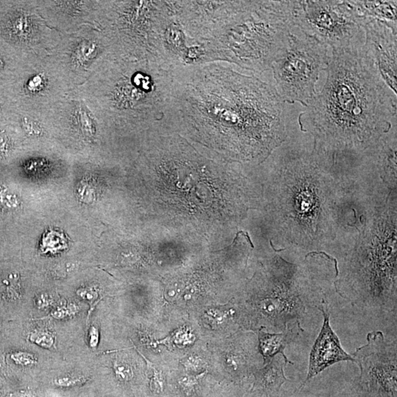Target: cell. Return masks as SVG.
Here are the masks:
<instances>
[{"instance_id":"cell-6","label":"cell","mask_w":397,"mask_h":397,"mask_svg":"<svg viewBox=\"0 0 397 397\" xmlns=\"http://www.w3.org/2000/svg\"><path fill=\"white\" fill-rule=\"evenodd\" d=\"M293 1H233L204 43L211 63H233L255 74L272 69L294 27Z\"/></svg>"},{"instance_id":"cell-7","label":"cell","mask_w":397,"mask_h":397,"mask_svg":"<svg viewBox=\"0 0 397 397\" xmlns=\"http://www.w3.org/2000/svg\"><path fill=\"white\" fill-rule=\"evenodd\" d=\"M300 264L279 256L269 261L249 291V316L253 322L274 331L300 323L312 308L326 300L327 282L318 263L322 255L310 253Z\"/></svg>"},{"instance_id":"cell-10","label":"cell","mask_w":397,"mask_h":397,"mask_svg":"<svg viewBox=\"0 0 397 397\" xmlns=\"http://www.w3.org/2000/svg\"><path fill=\"white\" fill-rule=\"evenodd\" d=\"M292 19L294 27L335 50L360 42L369 18L361 16L351 1L300 0L293 1Z\"/></svg>"},{"instance_id":"cell-28","label":"cell","mask_w":397,"mask_h":397,"mask_svg":"<svg viewBox=\"0 0 397 397\" xmlns=\"http://www.w3.org/2000/svg\"><path fill=\"white\" fill-rule=\"evenodd\" d=\"M11 359L18 365L31 367L37 365L38 361L34 354L27 352H18L11 354Z\"/></svg>"},{"instance_id":"cell-18","label":"cell","mask_w":397,"mask_h":397,"mask_svg":"<svg viewBox=\"0 0 397 397\" xmlns=\"http://www.w3.org/2000/svg\"><path fill=\"white\" fill-rule=\"evenodd\" d=\"M318 310L323 314V324L310 352L305 382L336 363L348 360L355 362L354 357L344 350L339 338L332 329L329 304L326 300L321 302Z\"/></svg>"},{"instance_id":"cell-32","label":"cell","mask_w":397,"mask_h":397,"mask_svg":"<svg viewBox=\"0 0 397 397\" xmlns=\"http://www.w3.org/2000/svg\"><path fill=\"white\" fill-rule=\"evenodd\" d=\"M78 295L81 298L84 299L85 300H87V301L91 302V305H92L93 302L96 301L98 299V294L92 290L79 291Z\"/></svg>"},{"instance_id":"cell-5","label":"cell","mask_w":397,"mask_h":397,"mask_svg":"<svg viewBox=\"0 0 397 397\" xmlns=\"http://www.w3.org/2000/svg\"><path fill=\"white\" fill-rule=\"evenodd\" d=\"M174 68L154 60L118 58L79 88L109 132L169 130Z\"/></svg>"},{"instance_id":"cell-22","label":"cell","mask_w":397,"mask_h":397,"mask_svg":"<svg viewBox=\"0 0 397 397\" xmlns=\"http://www.w3.org/2000/svg\"><path fill=\"white\" fill-rule=\"evenodd\" d=\"M14 116L21 131L32 141H44L52 133L47 116L29 114L17 109Z\"/></svg>"},{"instance_id":"cell-29","label":"cell","mask_w":397,"mask_h":397,"mask_svg":"<svg viewBox=\"0 0 397 397\" xmlns=\"http://www.w3.org/2000/svg\"><path fill=\"white\" fill-rule=\"evenodd\" d=\"M78 309L76 305L74 304H70L68 305H63L55 309L52 312L50 316L52 318H57V319H63V318H68V317L73 316L76 314Z\"/></svg>"},{"instance_id":"cell-24","label":"cell","mask_w":397,"mask_h":397,"mask_svg":"<svg viewBox=\"0 0 397 397\" xmlns=\"http://www.w3.org/2000/svg\"><path fill=\"white\" fill-rule=\"evenodd\" d=\"M114 369L116 377L121 381H129L133 377L132 368L125 361L119 360L114 361Z\"/></svg>"},{"instance_id":"cell-4","label":"cell","mask_w":397,"mask_h":397,"mask_svg":"<svg viewBox=\"0 0 397 397\" xmlns=\"http://www.w3.org/2000/svg\"><path fill=\"white\" fill-rule=\"evenodd\" d=\"M387 188L372 196L364 228L340 258L334 283L365 314L396 321V190Z\"/></svg>"},{"instance_id":"cell-19","label":"cell","mask_w":397,"mask_h":397,"mask_svg":"<svg viewBox=\"0 0 397 397\" xmlns=\"http://www.w3.org/2000/svg\"><path fill=\"white\" fill-rule=\"evenodd\" d=\"M303 332L301 323L288 325L284 331L278 333H268L260 331L258 333L260 352L264 361H270L274 356L284 354L285 348Z\"/></svg>"},{"instance_id":"cell-1","label":"cell","mask_w":397,"mask_h":397,"mask_svg":"<svg viewBox=\"0 0 397 397\" xmlns=\"http://www.w3.org/2000/svg\"><path fill=\"white\" fill-rule=\"evenodd\" d=\"M174 75L171 131L241 163H263L288 138L272 85L220 63L174 67Z\"/></svg>"},{"instance_id":"cell-23","label":"cell","mask_w":397,"mask_h":397,"mask_svg":"<svg viewBox=\"0 0 397 397\" xmlns=\"http://www.w3.org/2000/svg\"><path fill=\"white\" fill-rule=\"evenodd\" d=\"M207 317L215 324L222 325L229 321L237 319V310L231 308L226 310H210L207 311Z\"/></svg>"},{"instance_id":"cell-34","label":"cell","mask_w":397,"mask_h":397,"mask_svg":"<svg viewBox=\"0 0 397 397\" xmlns=\"http://www.w3.org/2000/svg\"><path fill=\"white\" fill-rule=\"evenodd\" d=\"M37 305L39 309H46L51 306L52 300L46 295H42L37 300Z\"/></svg>"},{"instance_id":"cell-2","label":"cell","mask_w":397,"mask_h":397,"mask_svg":"<svg viewBox=\"0 0 397 397\" xmlns=\"http://www.w3.org/2000/svg\"><path fill=\"white\" fill-rule=\"evenodd\" d=\"M328 78L298 118L317 151L360 156L396 126L397 98L357 42L331 50Z\"/></svg>"},{"instance_id":"cell-9","label":"cell","mask_w":397,"mask_h":397,"mask_svg":"<svg viewBox=\"0 0 397 397\" xmlns=\"http://www.w3.org/2000/svg\"><path fill=\"white\" fill-rule=\"evenodd\" d=\"M328 46L294 27L282 53L272 64L275 89L284 102L306 107L316 95L320 73L331 60Z\"/></svg>"},{"instance_id":"cell-11","label":"cell","mask_w":397,"mask_h":397,"mask_svg":"<svg viewBox=\"0 0 397 397\" xmlns=\"http://www.w3.org/2000/svg\"><path fill=\"white\" fill-rule=\"evenodd\" d=\"M73 89L66 73L50 54H24L13 80L17 110L47 116Z\"/></svg>"},{"instance_id":"cell-15","label":"cell","mask_w":397,"mask_h":397,"mask_svg":"<svg viewBox=\"0 0 397 397\" xmlns=\"http://www.w3.org/2000/svg\"><path fill=\"white\" fill-rule=\"evenodd\" d=\"M360 369L361 380L371 391L382 397H396L397 345L380 331L369 333L367 344L354 353Z\"/></svg>"},{"instance_id":"cell-13","label":"cell","mask_w":397,"mask_h":397,"mask_svg":"<svg viewBox=\"0 0 397 397\" xmlns=\"http://www.w3.org/2000/svg\"><path fill=\"white\" fill-rule=\"evenodd\" d=\"M0 22V32L22 54L43 55L56 47L61 32L50 28L38 11L37 0L14 2Z\"/></svg>"},{"instance_id":"cell-21","label":"cell","mask_w":397,"mask_h":397,"mask_svg":"<svg viewBox=\"0 0 397 397\" xmlns=\"http://www.w3.org/2000/svg\"><path fill=\"white\" fill-rule=\"evenodd\" d=\"M288 363L285 354L274 356L270 363L258 373V385L262 389L272 393H277L287 381L284 374V368Z\"/></svg>"},{"instance_id":"cell-27","label":"cell","mask_w":397,"mask_h":397,"mask_svg":"<svg viewBox=\"0 0 397 397\" xmlns=\"http://www.w3.org/2000/svg\"><path fill=\"white\" fill-rule=\"evenodd\" d=\"M87 377L83 375L78 376H66L57 378L55 380V384L57 386L67 388V387L76 386L80 384L87 381Z\"/></svg>"},{"instance_id":"cell-25","label":"cell","mask_w":397,"mask_h":397,"mask_svg":"<svg viewBox=\"0 0 397 397\" xmlns=\"http://www.w3.org/2000/svg\"><path fill=\"white\" fill-rule=\"evenodd\" d=\"M29 339L34 344L44 348H51L55 344V338L49 332H33L29 336Z\"/></svg>"},{"instance_id":"cell-14","label":"cell","mask_w":397,"mask_h":397,"mask_svg":"<svg viewBox=\"0 0 397 397\" xmlns=\"http://www.w3.org/2000/svg\"><path fill=\"white\" fill-rule=\"evenodd\" d=\"M47 117L52 133L77 140L80 146L95 147L102 132H109L79 87L71 89Z\"/></svg>"},{"instance_id":"cell-12","label":"cell","mask_w":397,"mask_h":397,"mask_svg":"<svg viewBox=\"0 0 397 397\" xmlns=\"http://www.w3.org/2000/svg\"><path fill=\"white\" fill-rule=\"evenodd\" d=\"M50 55L58 60L73 88L81 86L96 70L119 58L109 39L93 25L61 33Z\"/></svg>"},{"instance_id":"cell-33","label":"cell","mask_w":397,"mask_h":397,"mask_svg":"<svg viewBox=\"0 0 397 397\" xmlns=\"http://www.w3.org/2000/svg\"><path fill=\"white\" fill-rule=\"evenodd\" d=\"M99 339V331L95 327H91L89 333V343L91 348H96L98 346Z\"/></svg>"},{"instance_id":"cell-17","label":"cell","mask_w":397,"mask_h":397,"mask_svg":"<svg viewBox=\"0 0 397 397\" xmlns=\"http://www.w3.org/2000/svg\"><path fill=\"white\" fill-rule=\"evenodd\" d=\"M99 0H37L38 11L47 25L61 33L96 25Z\"/></svg>"},{"instance_id":"cell-20","label":"cell","mask_w":397,"mask_h":397,"mask_svg":"<svg viewBox=\"0 0 397 397\" xmlns=\"http://www.w3.org/2000/svg\"><path fill=\"white\" fill-rule=\"evenodd\" d=\"M359 14L365 18L385 23L397 34L396 1H351Z\"/></svg>"},{"instance_id":"cell-31","label":"cell","mask_w":397,"mask_h":397,"mask_svg":"<svg viewBox=\"0 0 397 397\" xmlns=\"http://www.w3.org/2000/svg\"><path fill=\"white\" fill-rule=\"evenodd\" d=\"M179 383L185 390L189 392L195 388L196 385L198 383V380L194 376L185 375L181 377Z\"/></svg>"},{"instance_id":"cell-8","label":"cell","mask_w":397,"mask_h":397,"mask_svg":"<svg viewBox=\"0 0 397 397\" xmlns=\"http://www.w3.org/2000/svg\"><path fill=\"white\" fill-rule=\"evenodd\" d=\"M169 1L99 0L96 25L119 58L161 62V37Z\"/></svg>"},{"instance_id":"cell-16","label":"cell","mask_w":397,"mask_h":397,"mask_svg":"<svg viewBox=\"0 0 397 397\" xmlns=\"http://www.w3.org/2000/svg\"><path fill=\"white\" fill-rule=\"evenodd\" d=\"M365 42L362 45L370 60L388 87L396 94L397 34L385 23L369 19L363 26Z\"/></svg>"},{"instance_id":"cell-35","label":"cell","mask_w":397,"mask_h":397,"mask_svg":"<svg viewBox=\"0 0 397 397\" xmlns=\"http://www.w3.org/2000/svg\"><path fill=\"white\" fill-rule=\"evenodd\" d=\"M10 397H29V396L27 393H15V394L14 395H11V396Z\"/></svg>"},{"instance_id":"cell-3","label":"cell","mask_w":397,"mask_h":397,"mask_svg":"<svg viewBox=\"0 0 397 397\" xmlns=\"http://www.w3.org/2000/svg\"><path fill=\"white\" fill-rule=\"evenodd\" d=\"M270 156L269 210L281 239L306 250L336 239L341 183L331 157L287 141Z\"/></svg>"},{"instance_id":"cell-26","label":"cell","mask_w":397,"mask_h":397,"mask_svg":"<svg viewBox=\"0 0 397 397\" xmlns=\"http://www.w3.org/2000/svg\"><path fill=\"white\" fill-rule=\"evenodd\" d=\"M148 366L150 368L151 372V380H150V385H151V389L154 390L156 393H161L164 388V376L161 371L158 370L156 367L153 366V364H150L148 360Z\"/></svg>"},{"instance_id":"cell-30","label":"cell","mask_w":397,"mask_h":397,"mask_svg":"<svg viewBox=\"0 0 397 397\" xmlns=\"http://www.w3.org/2000/svg\"><path fill=\"white\" fill-rule=\"evenodd\" d=\"M204 362L198 356H190L187 357L184 362V366L187 370L191 372H198L203 368Z\"/></svg>"}]
</instances>
